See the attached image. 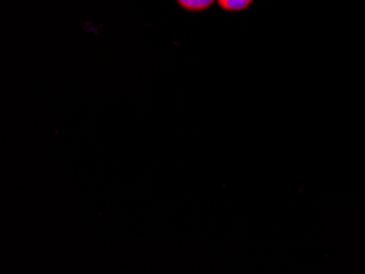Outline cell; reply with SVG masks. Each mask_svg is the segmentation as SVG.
I'll list each match as a JSON object with an SVG mask.
<instances>
[{"instance_id": "6da1fadb", "label": "cell", "mask_w": 365, "mask_h": 274, "mask_svg": "<svg viewBox=\"0 0 365 274\" xmlns=\"http://www.w3.org/2000/svg\"><path fill=\"white\" fill-rule=\"evenodd\" d=\"M181 7L191 11H203L209 8L215 0H177Z\"/></svg>"}, {"instance_id": "7a4b0ae2", "label": "cell", "mask_w": 365, "mask_h": 274, "mask_svg": "<svg viewBox=\"0 0 365 274\" xmlns=\"http://www.w3.org/2000/svg\"><path fill=\"white\" fill-rule=\"evenodd\" d=\"M253 0H218L220 7L228 11H240L250 7Z\"/></svg>"}]
</instances>
